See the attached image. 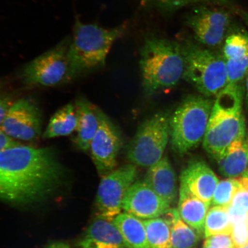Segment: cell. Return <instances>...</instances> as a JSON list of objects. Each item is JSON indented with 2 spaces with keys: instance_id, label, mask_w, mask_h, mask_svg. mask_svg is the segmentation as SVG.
Here are the masks:
<instances>
[{
  "instance_id": "4fadbf2b",
  "label": "cell",
  "mask_w": 248,
  "mask_h": 248,
  "mask_svg": "<svg viewBox=\"0 0 248 248\" xmlns=\"http://www.w3.org/2000/svg\"><path fill=\"white\" fill-rule=\"evenodd\" d=\"M170 204L160 197L144 181L136 182L123 202V210L139 218L149 219L162 216Z\"/></svg>"
},
{
  "instance_id": "6da1fadb",
  "label": "cell",
  "mask_w": 248,
  "mask_h": 248,
  "mask_svg": "<svg viewBox=\"0 0 248 248\" xmlns=\"http://www.w3.org/2000/svg\"><path fill=\"white\" fill-rule=\"evenodd\" d=\"M64 173L53 148L6 149L0 152V198L13 202L36 200L60 184Z\"/></svg>"
},
{
  "instance_id": "8d00e7d4",
  "label": "cell",
  "mask_w": 248,
  "mask_h": 248,
  "mask_svg": "<svg viewBox=\"0 0 248 248\" xmlns=\"http://www.w3.org/2000/svg\"><path fill=\"white\" fill-rule=\"evenodd\" d=\"M3 87H4V82L0 81V92L1 91V90L3 89Z\"/></svg>"
},
{
  "instance_id": "d6a6232c",
  "label": "cell",
  "mask_w": 248,
  "mask_h": 248,
  "mask_svg": "<svg viewBox=\"0 0 248 248\" xmlns=\"http://www.w3.org/2000/svg\"><path fill=\"white\" fill-rule=\"evenodd\" d=\"M20 144V142L14 140L0 129V152Z\"/></svg>"
},
{
  "instance_id": "4dcf8cb0",
  "label": "cell",
  "mask_w": 248,
  "mask_h": 248,
  "mask_svg": "<svg viewBox=\"0 0 248 248\" xmlns=\"http://www.w3.org/2000/svg\"><path fill=\"white\" fill-rule=\"evenodd\" d=\"M15 102L11 95L0 93V129L4 122L9 108Z\"/></svg>"
},
{
  "instance_id": "3957f363",
  "label": "cell",
  "mask_w": 248,
  "mask_h": 248,
  "mask_svg": "<svg viewBox=\"0 0 248 248\" xmlns=\"http://www.w3.org/2000/svg\"><path fill=\"white\" fill-rule=\"evenodd\" d=\"M127 28L124 23L105 29L77 18L67 53L69 79L104 66L114 43L122 38Z\"/></svg>"
},
{
  "instance_id": "e0dca14e",
  "label": "cell",
  "mask_w": 248,
  "mask_h": 248,
  "mask_svg": "<svg viewBox=\"0 0 248 248\" xmlns=\"http://www.w3.org/2000/svg\"><path fill=\"white\" fill-rule=\"evenodd\" d=\"M77 125L74 144L78 150L89 151L92 140L100 124L101 110L83 98H78L75 104Z\"/></svg>"
},
{
  "instance_id": "4316f807",
  "label": "cell",
  "mask_w": 248,
  "mask_h": 248,
  "mask_svg": "<svg viewBox=\"0 0 248 248\" xmlns=\"http://www.w3.org/2000/svg\"><path fill=\"white\" fill-rule=\"evenodd\" d=\"M143 5H154L161 10L172 12L190 5L207 4V0H141Z\"/></svg>"
},
{
  "instance_id": "8fae6325",
  "label": "cell",
  "mask_w": 248,
  "mask_h": 248,
  "mask_svg": "<svg viewBox=\"0 0 248 248\" xmlns=\"http://www.w3.org/2000/svg\"><path fill=\"white\" fill-rule=\"evenodd\" d=\"M41 111L35 102L30 98L15 101L6 116L1 129L12 139L33 141L42 132Z\"/></svg>"
},
{
  "instance_id": "7402d4cb",
  "label": "cell",
  "mask_w": 248,
  "mask_h": 248,
  "mask_svg": "<svg viewBox=\"0 0 248 248\" xmlns=\"http://www.w3.org/2000/svg\"><path fill=\"white\" fill-rule=\"evenodd\" d=\"M169 226L173 248H194L201 237L180 216L177 209L170 208L162 216Z\"/></svg>"
},
{
  "instance_id": "7a4b0ae2",
  "label": "cell",
  "mask_w": 248,
  "mask_h": 248,
  "mask_svg": "<svg viewBox=\"0 0 248 248\" xmlns=\"http://www.w3.org/2000/svg\"><path fill=\"white\" fill-rule=\"evenodd\" d=\"M243 92L239 85H228L216 96L203 140L204 150L216 160L232 142L244 139Z\"/></svg>"
},
{
  "instance_id": "484cf974",
  "label": "cell",
  "mask_w": 248,
  "mask_h": 248,
  "mask_svg": "<svg viewBox=\"0 0 248 248\" xmlns=\"http://www.w3.org/2000/svg\"><path fill=\"white\" fill-rule=\"evenodd\" d=\"M240 186V182L237 178H229L219 182L214 192L211 204L213 206H229Z\"/></svg>"
},
{
  "instance_id": "5bb4252c",
  "label": "cell",
  "mask_w": 248,
  "mask_h": 248,
  "mask_svg": "<svg viewBox=\"0 0 248 248\" xmlns=\"http://www.w3.org/2000/svg\"><path fill=\"white\" fill-rule=\"evenodd\" d=\"M221 47L228 85H239L248 74V32L243 31L230 32Z\"/></svg>"
},
{
  "instance_id": "1f68e13d",
  "label": "cell",
  "mask_w": 248,
  "mask_h": 248,
  "mask_svg": "<svg viewBox=\"0 0 248 248\" xmlns=\"http://www.w3.org/2000/svg\"><path fill=\"white\" fill-rule=\"evenodd\" d=\"M229 219L232 226L238 223L246 222L248 219V213H243L235 209L232 206H228Z\"/></svg>"
},
{
  "instance_id": "836d02e7",
  "label": "cell",
  "mask_w": 248,
  "mask_h": 248,
  "mask_svg": "<svg viewBox=\"0 0 248 248\" xmlns=\"http://www.w3.org/2000/svg\"><path fill=\"white\" fill-rule=\"evenodd\" d=\"M238 180H239L241 186L248 190V173L243 177L240 178Z\"/></svg>"
},
{
  "instance_id": "d4e9b609",
  "label": "cell",
  "mask_w": 248,
  "mask_h": 248,
  "mask_svg": "<svg viewBox=\"0 0 248 248\" xmlns=\"http://www.w3.org/2000/svg\"><path fill=\"white\" fill-rule=\"evenodd\" d=\"M232 227L228 207L213 206L207 213L204 235L207 238L219 234H231Z\"/></svg>"
},
{
  "instance_id": "5b68a950",
  "label": "cell",
  "mask_w": 248,
  "mask_h": 248,
  "mask_svg": "<svg viewBox=\"0 0 248 248\" xmlns=\"http://www.w3.org/2000/svg\"><path fill=\"white\" fill-rule=\"evenodd\" d=\"M181 45L185 60L183 79L204 97L218 95L228 85L226 63L221 52L190 39Z\"/></svg>"
},
{
  "instance_id": "ac0fdd59",
  "label": "cell",
  "mask_w": 248,
  "mask_h": 248,
  "mask_svg": "<svg viewBox=\"0 0 248 248\" xmlns=\"http://www.w3.org/2000/svg\"><path fill=\"white\" fill-rule=\"evenodd\" d=\"M82 248H129L113 221L97 217L80 244Z\"/></svg>"
},
{
  "instance_id": "52a82bcc",
  "label": "cell",
  "mask_w": 248,
  "mask_h": 248,
  "mask_svg": "<svg viewBox=\"0 0 248 248\" xmlns=\"http://www.w3.org/2000/svg\"><path fill=\"white\" fill-rule=\"evenodd\" d=\"M170 117L169 113L160 111L139 126L127 155L133 164L149 168L164 156L170 140Z\"/></svg>"
},
{
  "instance_id": "d6986e66",
  "label": "cell",
  "mask_w": 248,
  "mask_h": 248,
  "mask_svg": "<svg viewBox=\"0 0 248 248\" xmlns=\"http://www.w3.org/2000/svg\"><path fill=\"white\" fill-rule=\"evenodd\" d=\"M217 161L223 176L232 179L243 177L248 173V145L244 139L235 141Z\"/></svg>"
},
{
  "instance_id": "8992f818",
  "label": "cell",
  "mask_w": 248,
  "mask_h": 248,
  "mask_svg": "<svg viewBox=\"0 0 248 248\" xmlns=\"http://www.w3.org/2000/svg\"><path fill=\"white\" fill-rule=\"evenodd\" d=\"M213 104L202 95H188L170 115V140L175 154L184 156L203 141Z\"/></svg>"
},
{
  "instance_id": "f35d334b",
  "label": "cell",
  "mask_w": 248,
  "mask_h": 248,
  "mask_svg": "<svg viewBox=\"0 0 248 248\" xmlns=\"http://www.w3.org/2000/svg\"><path fill=\"white\" fill-rule=\"evenodd\" d=\"M203 248H207V247H203Z\"/></svg>"
},
{
  "instance_id": "9a60e30c",
  "label": "cell",
  "mask_w": 248,
  "mask_h": 248,
  "mask_svg": "<svg viewBox=\"0 0 248 248\" xmlns=\"http://www.w3.org/2000/svg\"><path fill=\"white\" fill-rule=\"evenodd\" d=\"M218 178L205 162L194 159L186 166L180 177V187L204 202L211 204Z\"/></svg>"
},
{
  "instance_id": "d590c367",
  "label": "cell",
  "mask_w": 248,
  "mask_h": 248,
  "mask_svg": "<svg viewBox=\"0 0 248 248\" xmlns=\"http://www.w3.org/2000/svg\"><path fill=\"white\" fill-rule=\"evenodd\" d=\"M246 79V101L248 106V74Z\"/></svg>"
},
{
  "instance_id": "603a6c76",
  "label": "cell",
  "mask_w": 248,
  "mask_h": 248,
  "mask_svg": "<svg viewBox=\"0 0 248 248\" xmlns=\"http://www.w3.org/2000/svg\"><path fill=\"white\" fill-rule=\"evenodd\" d=\"M77 115L75 105L69 104L62 107L51 117L43 134V138L52 139L67 136L76 131Z\"/></svg>"
},
{
  "instance_id": "74e56055",
  "label": "cell",
  "mask_w": 248,
  "mask_h": 248,
  "mask_svg": "<svg viewBox=\"0 0 248 248\" xmlns=\"http://www.w3.org/2000/svg\"><path fill=\"white\" fill-rule=\"evenodd\" d=\"M248 248V244L247 245V246H244V247H240V248Z\"/></svg>"
},
{
  "instance_id": "60d3db41",
  "label": "cell",
  "mask_w": 248,
  "mask_h": 248,
  "mask_svg": "<svg viewBox=\"0 0 248 248\" xmlns=\"http://www.w3.org/2000/svg\"><path fill=\"white\" fill-rule=\"evenodd\" d=\"M247 224H248V221H247Z\"/></svg>"
},
{
  "instance_id": "ab89813d",
  "label": "cell",
  "mask_w": 248,
  "mask_h": 248,
  "mask_svg": "<svg viewBox=\"0 0 248 248\" xmlns=\"http://www.w3.org/2000/svg\"><path fill=\"white\" fill-rule=\"evenodd\" d=\"M207 1H209V2H210L211 0H207Z\"/></svg>"
},
{
  "instance_id": "9c48e42d",
  "label": "cell",
  "mask_w": 248,
  "mask_h": 248,
  "mask_svg": "<svg viewBox=\"0 0 248 248\" xmlns=\"http://www.w3.org/2000/svg\"><path fill=\"white\" fill-rule=\"evenodd\" d=\"M231 15L225 9L198 4L186 19V24L197 43L206 47L222 46L230 33Z\"/></svg>"
},
{
  "instance_id": "ffe728a7",
  "label": "cell",
  "mask_w": 248,
  "mask_h": 248,
  "mask_svg": "<svg viewBox=\"0 0 248 248\" xmlns=\"http://www.w3.org/2000/svg\"><path fill=\"white\" fill-rule=\"evenodd\" d=\"M210 203L204 202L185 189L180 187L178 211L183 220L201 237L204 235V224Z\"/></svg>"
},
{
  "instance_id": "277c9868",
  "label": "cell",
  "mask_w": 248,
  "mask_h": 248,
  "mask_svg": "<svg viewBox=\"0 0 248 248\" xmlns=\"http://www.w3.org/2000/svg\"><path fill=\"white\" fill-rule=\"evenodd\" d=\"M142 86L148 95L173 88L183 79L185 60L181 43L151 37L144 43L140 61Z\"/></svg>"
},
{
  "instance_id": "e575fe53",
  "label": "cell",
  "mask_w": 248,
  "mask_h": 248,
  "mask_svg": "<svg viewBox=\"0 0 248 248\" xmlns=\"http://www.w3.org/2000/svg\"><path fill=\"white\" fill-rule=\"evenodd\" d=\"M47 248H70L67 244L62 243H55L51 245Z\"/></svg>"
},
{
  "instance_id": "30bf717a",
  "label": "cell",
  "mask_w": 248,
  "mask_h": 248,
  "mask_svg": "<svg viewBox=\"0 0 248 248\" xmlns=\"http://www.w3.org/2000/svg\"><path fill=\"white\" fill-rule=\"evenodd\" d=\"M137 176V166L130 164L102 176L96 197L97 217L113 221L122 213L124 201Z\"/></svg>"
},
{
  "instance_id": "cb8c5ba5",
  "label": "cell",
  "mask_w": 248,
  "mask_h": 248,
  "mask_svg": "<svg viewBox=\"0 0 248 248\" xmlns=\"http://www.w3.org/2000/svg\"><path fill=\"white\" fill-rule=\"evenodd\" d=\"M143 222L151 248H173L169 226L162 217Z\"/></svg>"
},
{
  "instance_id": "f1b7e54d",
  "label": "cell",
  "mask_w": 248,
  "mask_h": 248,
  "mask_svg": "<svg viewBox=\"0 0 248 248\" xmlns=\"http://www.w3.org/2000/svg\"><path fill=\"white\" fill-rule=\"evenodd\" d=\"M231 235L235 247L240 248L248 244V226L247 221L232 226Z\"/></svg>"
},
{
  "instance_id": "44dd1931",
  "label": "cell",
  "mask_w": 248,
  "mask_h": 248,
  "mask_svg": "<svg viewBox=\"0 0 248 248\" xmlns=\"http://www.w3.org/2000/svg\"><path fill=\"white\" fill-rule=\"evenodd\" d=\"M113 221L129 248H151L144 222L140 218L124 212Z\"/></svg>"
},
{
  "instance_id": "2e32d148",
  "label": "cell",
  "mask_w": 248,
  "mask_h": 248,
  "mask_svg": "<svg viewBox=\"0 0 248 248\" xmlns=\"http://www.w3.org/2000/svg\"><path fill=\"white\" fill-rule=\"evenodd\" d=\"M144 181L170 205L174 203L178 194L177 181L168 157L164 156L149 167Z\"/></svg>"
},
{
  "instance_id": "83f0119b",
  "label": "cell",
  "mask_w": 248,
  "mask_h": 248,
  "mask_svg": "<svg viewBox=\"0 0 248 248\" xmlns=\"http://www.w3.org/2000/svg\"><path fill=\"white\" fill-rule=\"evenodd\" d=\"M203 247L209 248H235L231 234H219L206 238Z\"/></svg>"
},
{
  "instance_id": "7c38bea8",
  "label": "cell",
  "mask_w": 248,
  "mask_h": 248,
  "mask_svg": "<svg viewBox=\"0 0 248 248\" xmlns=\"http://www.w3.org/2000/svg\"><path fill=\"white\" fill-rule=\"evenodd\" d=\"M122 144L119 130L101 111L100 124L89 151L96 169L102 176L115 170Z\"/></svg>"
},
{
  "instance_id": "ba28073f",
  "label": "cell",
  "mask_w": 248,
  "mask_h": 248,
  "mask_svg": "<svg viewBox=\"0 0 248 248\" xmlns=\"http://www.w3.org/2000/svg\"><path fill=\"white\" fill-rule=\"evenodd\" d=\"M70 38L29 62L21 72V78L29 86L51 87L69 79L67 53Z\"/></svg>"
},
{
  "instance_id": "f546056e",
  "label": "cell",
  "mask_w": 248,
  "mask_h": 248,
  "mask_svg": "<svg viewBox=\"0 0 248 248\" xmlns=\"http://www.w3.org/2000/svg\"><path fill=\"white\" fill-rule=\"evenodd\" d=\"M230 205L240 212L248 213V190L241 185L235 192Z\"/></svg>"
}]
</instances>
